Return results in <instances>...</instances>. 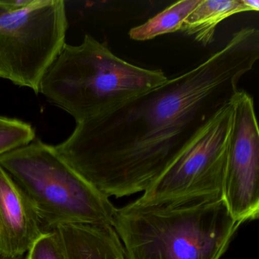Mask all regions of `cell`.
<instances>
[{
  "label": "cell",
  "mask_w": 259,
  "mask_h": 259,
  "mask_svg": "<svg viewBox=\"0 0 259 259\" xmlns=\"http://www.w3.org/2000/svg\"><path fill=\"white\" fill-rule=\"evenodd\" d=\"M0 253H1V251H0Z\"/></svg>",
  "instance_id": "15"
},
{
  "label": "cell",
  "mask_w": 259,
  "mask_h": 259,
  "mask_svg": "<svg viewBox=\"0 0 259 259\" xmlns=\"http://www.w3.org/2000/svg\"><path fill=\"white\" fill-rule=\"evenodd\" d=\"M25 259H66L54 230L45 231L25 254Z\"/></svg>",
  "instance_id": "13"
},
{
  "label": "cell",
  "mask_w": 259,
  "mask_h": 259,
  "mask_svg": "<svg viewBox=\"0 0 259 259\" xmlns=\"http://www.w3.org/2000/svg\"><path fill=\"white\" fill-rule=\"evenodd\" d=\"M45 232L28 195L0 166L1 253L9 257L25 255Z\"/></svg>",
  "instance_id": "8"
},
{
  "label": "cell",
  "mask_w": 259,
  "mask_h": 259,
  "mask_svg": "<svg viewBox=\"0 0 259 259\" xmlns=\"http://www.w3.org/2000/svg\"><path fill=\"white\" fill-rule=\"evenodd\" d=\"M63 0H34L24 8L0 1V78L39 94L40 81L65 45Z\"/></svg>",
  "instance_id": "5"
},
{
  "label": "cell",
  "mask_w": 259,
  "mask_h": 259,
  "mask_svg": "<svg viewBox=\"0 0 259 259\" xmlns=\"http://www.w3.org/2000/svg\"><path fill=\"white\" fill-rule=\"evenodd\" d=\"M258 58V30L242 28L195 67L78 122L72 135L54 148L107 196L145 192L231 101Z\"/></svg>",
  "instance_id": "1"
},
{
  "label": "cell",
  "mask_w": 259,
  "mask_h": 259,
  "mask_svg": "<svg viewBox=\"0 0 259 259\" xmlns=\"http://www.w3.org/2000/svg\"><path fill=\"white\" fill-rule=\"evenodd\" d=\"M233 124L231 100L200 128L164 174L137 201L158 203L223 198Z\"/></svg>",
  "instance_id": "6"
},
{
  "label": "cell",
  "mask_w": 259,
  "mask_h": 259,
  "mask_svg": "<svg viewBox=\"0 0 259 259\" xmlns=\"http://www.w3.org/2000/svg\"><path fill=\"white\" fill-rule=\"evenodd\" d=\"M35 139V132L30 124L17 119L0 116V156Z\"/></svg>",
  "instance_id": "12"
},
{
  "label": "cell",
  "mask_w": 259,
  "mask_h": 259,
  "mask_svg": "<svg viewBox=\"0 0 259 259\" xmlns=\"http://www.w3.org/2000/svg\"><path fill=\"white\" fill-rule=\"evenodd\" d=\"M241 224L223 198L137 200L116 208L112 227L128 259H220Z\"/></svg>",
  "instance_id": "2"
},
{
  "label": "cell",
  "mask_w": 259,
  "mask_h": 259,
  "mask_svg": "<svg viewBox=\"0 0 259 259\" xmlns=\"http://www.w3.org/2000/svg\"><path fill=\"white\" fill-rule=\"evenodd\" d=\"M201 0H181L165 9L142 25L132 28L130 38L137 41L151 40L163 34L180 31L185 19Z\"/></svg>",
  "instance_id": "11"
},
{
  "label": "cell",
  "mask_w": 259,
  "mask_h": 259,
  "mask_svg": "<svg viewBox=\"0 0 259 259\" xmlns=\"http://www.w3.org/2000/svg\"><path fill=\"white\" fill-rule=\"evenodd\" d=\"M0 166L23 189L45 231L63 224L113 226L116 207L40 139L0 156Z\"/></svg>",
  "instance_id": "4"
},
{
  "label": "cell",
  "mask_w": 259,
  "mask_h": 259,
  "mask_svg": "<svg viewBox=\"0 0 259 259\" xmlns=\"http://www.w3.org/2000/svg\"><path fill=\"white\" fill-rule=\"evenodd\" d=\"M233 124L223 198L239 224L259 215V131L254 100L239 90L232 99Z\"/></svg>",
  "instance_id": "7"
},
{
  "label": "cell",
  "mask_w": 259,
  "mask_h": 259,
  "mask_svg": "<svg viewBox=\"0 0 259 259\" xmlns=\"http://www.w3.org/2000/svg\"><path fill=\"white\" fill-rule=\"evenodd\" d=\"M53 230L66 259H128L112 226L63 224Z\"/></svg>",
  "instance_id": "9"
},
{
  "label": "cell",
  "mask_w": 259,
  "mask_h": 259,
  "mask_svg": "<svg viewBox=\"0 0 259 259\" xmlns=\"http://www.w3.org/2000/svg\"><path fill=\"white\" fill-rule=\"evenodd\" d=\"M161 70L135 66L90 34L78 46L65 44L42 77L39 93L76 123L163 84Z\"/></svg>",
  "instance_id": "3"
},
{
  "label": "cell",
  "mask_w": 259,
  "mask_h": 259,
  "mask_svg": "<svg viewBox=\"0 0 259 259\" xmlns=\"http://www.w3.org/2000/svg\"><path fill=\"white\" fill-rule=\"evenodd\" d=\"M258 10L257 0H201L185 19L180 31L207 46L213 42L217 27L223 21L233 15Z\"/></svg>",
  "instance_id": "10"
},
{
  "label": "cell",
  "mask_w": 259,
  "mask_h": 259,
  "mask_svg": "<svg viewBox=\"0 0 259 259\" xmlns=\"http://www.w3.org/2000/svg\"><path fill=\"white\" fill-rule=\"evenodd\" d=\"M0 259H25V255L20 256V257H9L3 253H0Z\"/></svg>",
  "instance_id": "14"
}]
</instances>
